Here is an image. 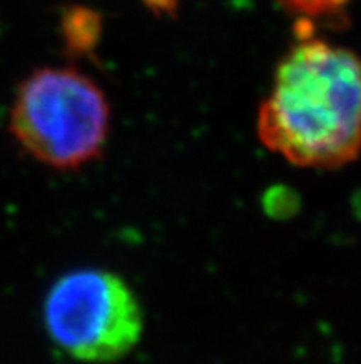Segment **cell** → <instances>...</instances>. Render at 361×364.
<instances>
[{"label":"cell","instance_id":"6da1fadb","mask_svg":"<svg viewBox=\"0 0 361 364\" xmlns=\"http://www.w3.org/2000/svg\"><path fill=\"white\" fill-rule=\"evenodd\" d=\"M270 152L302 168H339L361 154V58L302 37L280 58L256 115Z\"/></svg>","mask_w":361,"mask_h":364},{"label":"cell","instance_id":"7a4b0ae2","mask_svg":"<svg viewBox=\"0 0 361 364\" xmlns=\"http://www.w3.org/2000/svg\"><path fill=\"white\" fill-rule=\"evenodd\" d=\"M111 129L104 89L76 67H41L21 82L9 132L24 152L54 171H79L96 161Z\"/></svg>","mask_w":361,"mask_h":364},{"label":"cell","instance_id":"3957f363","mask_svg":"<svg viewBox=\"0 0 361 364\" xmlns=\"http://www.w3.org/2000/svg\"><path fill=\"white\" fill-rule=\"evenodd\" d=\"M43 323L55 348L82 363H113L137 346L144 311L129 283L106 268H78L52 283Z\"/></svg>","mask_w":361,"mask_h":364},{"label":"cell","instance_id":"277c9868","mask_svg":"<svg viewBox=\"0 0 361 364\" xmlns=\"http://www.w3.org/2000/svg\"><path fill=\"white\" fill-rule=\"evenodd\" d=\"M61 33L70 55H89L100 39V18L91 9H70L61 21Z\"/></svg>","mask_w":361,"mask_h":364},{"label":"cell","instance_id":"5b68a950","mask_svg":"<svg viewBox=\"0 0 361 364\" xmlns=\"http://www.w3.org/2000/svg\"><path fill=\"white\" fill-rule=\"evenodd\" d=\"M288 14L297 15L304 21L313 18H326L345 11L352 0H274Z\"/></svg>","mask_w":361,"mask_h":364},{"label":"cell","instance_id":"8992f818","mask_svg":"<svg viewBox=\"0 0 361 364\" xmlns=\"http://www.w3.org/2000/svg\"><path fill=\"white\" fill-rule=\"evenodd\" d=\"M148 9L157 15H172L177 11L179 0H142Z\"/></svg>","mask_w":361,"mask_h":364}]
</instances>
